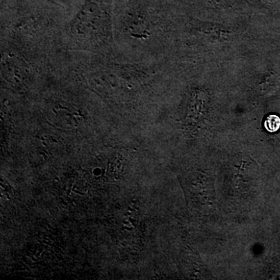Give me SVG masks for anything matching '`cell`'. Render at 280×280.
<instances>
[{
  "instance_id": "obj_1",
  "label": "cell",
  "mask_w": 280,
  "mask_h": 280,
  "mask_svg": "<svg viewBox=\"0 0 280 280\" xmlns=\"http://www.w3.org/2000/svg\"><path fill=\"white\" fill-rule=\"evenodd\" d=\"M280 126V120L275 115H271L267 118L266 122V127L269 132H275Z\"/></svg>"
}]
</instances>
